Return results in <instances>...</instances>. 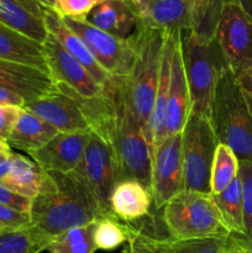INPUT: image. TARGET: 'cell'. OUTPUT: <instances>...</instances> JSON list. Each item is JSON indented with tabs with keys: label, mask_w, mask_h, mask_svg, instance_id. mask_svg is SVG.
Segmentation results:
<instances>
[{
	"label": "cell",
	"mask_w": 252,
	"mask_h": 253,
	"mask_svg": "<svg viewBox=\"0 0 252 253\" xmlns=\"http://www.w3.org/2000/svg\"><path fill=\"white\" fill-rule=\"evenodd\" d=\"M42 17H43L48 34L61 42L62 46L90 73V76L99 85L103 86L104 89H109L114 85L116 78L111 77L105 69H103V67L96 62L85 43L82 41L81 37L67 26L66 22L63 21V17L56 10L51 7H44Z\"/></svg>",
	"instance_id": "cell-16"
},
{
	"label": "cell",
	"mask_w": 252,
	"mask_h": 253,
	"mask_svg": "<svg viewBox=\"0 0 252 253\" xmlns=\"http://www.w3.org/2000/svg\"><path fill=\"white\" fill-rule=\"evenodd\" d=\"M24 109L46 121L58 132L90 130L78 103L58 88L48 95L25 103Z\"/></svg>",
	"instance_id": "cell-14"
},
{
	"label": "cell",
	"mask_w": 252,
	"mask_h": 253,
	"mask_svg": "<svg viewBox=\"0 0 252 253\" xmlns=\"http://www.w3.org/2000/svg\"><path fill=\"white\" fill-rule=\"evenodd\" d=\"M63 21L81 37L96 62L111 77L125 79L128 76L135 58V49L130 39H118L93 26L86 20L63 17Z\"/></svg>",
	"instance_id": "cell-8"
},
{
	"label": "cell",
	"mask_w": 252,
	"mask_h": 253,
	"mask_svg": "<svg viewBox=\"0 0 252 253\" xmlns=\"http://www.w3.org/2000/svg\"><path fill=\"white\" fill-rule=\"evenodd\" d=\"M163 222L172 240L229 236L211 194L183 189L163 207Z\"/></svg>",
	"instance_id": "cell-5"
},
{
	"label": "cell",
	"mask_w": 252,
	"mask_h": 253,
	"mask_svg": "<svg viewBox=\"0 0 252 253\" xmlns=\"http://www.w3.org/2000/svg\"><path fill=\"white\" fill-rule=\"evenodd\" d=\"M190 114V94L180 52V34L175 42L170 67L169 91L166 114V137L182 133Z\"/></svg>",
	"instance_id": "cell-18"
},
{
	"label": "cell",
	"mask_w": 252,
	"mask_h": 253,
	"mask_svg": "<svg viewBox=\"0 0 252 253\" xmlns=\"http://www.w3.org/2000/svg\"><path fill=\"white\" fill-rule=\"evenodd\" d=\"M96 221L83 226L73 227L49 242L46 251L49 253H94V231Z\"/></svg>",
	"instance_id": "cell-29"
},
{
	"label": "cell",
	"mask_w": 252,
	"mask_h": 253,
	"mask_svg": "<svg viewBox=\"0 0 252 253\" xmlns=\"http://www.w3.org/2000/svg\"><path fill=\"white\" fill-rule=\"evenodd\" d=\"M180 52L190 94V113L209 118L220 72L225 63L216 39L203 41L190 30L180 32Z\"/></svg>",
	"instance_id": "cell-6"
},
{
	"label": "cell",
	"mask_w": 252,
	"mask_h": 253,
	"mask_svg": "<svg viewBox=\"0 0 252 253\" xmlns=\"http://www.w3.org/2000/svg\"><path fill=\"white\" fill-rule=\"evenodd\" d=\"M179 34L180 32H167L166 34L162 61H161L160 79H158L152 114H151L150 126H148L150 145L152 152L156 146L160 145L166 138V114H167L168 91H169L170 67H172L173 51H174L175 42H177Z\"/></svg>",
	"instance_id": "cell-19"
},
{
	"label": "cell",
	"mask_w": 252,
	"mask_h": 253,
	"mask_svg": "<svg viewBox=\"0 0 252 253\" xmlns=\"http://www.w3.org/2000/svg\"><path fill=\"white\" fill-rule=\"evenodd\" d=\"M77 169L88 182L104 215L114 216L111 214L110 199L119 182L118 168L111 148L95 133L91 132L83 160Z\"/></svg>",
	"instance_id": "cell-10"
},
{
	"label": "cell",
	"mask_w": 252,
	"mask_h": 253,
	"mask_svg": "<svg viewBox=\"0 0 252 253\" xmlns=\"http://www.w3.org/2000/svg\"><path fill=\"white\" fill-rule=\"evenodd\" d=\"M135 227L128 226L126 222H121L115 216H106L98 220L94 231V242L96 250L113 251L121 245L126 244Z\"/></svg>",
	"instance_id": "cell-30"
},
{
	"label": "cell",
	"mask_w": 252,
	"mask_h": 253,
	"mask_svg": "<svg viewBox=\"0 0 252 253\" xmlns=\"http://www.w3.org/2000/svg\"><path fill=\"white\" fill-rule=\"evenodd\" d=\"M30 225V214L17 211L0 204V230H11L26 227Z\"/></svg>",
	"instance_id": "cell-36"
},
{
	"label": "cell",
	"mask_w": 252,
	"mask_h": 253,
	"mask_svg": "<svg viewBox=\"0 0 252 253\" xmlns=\"http://www.w3.org/2000/svg\"><path fill=\"white\" fill-rule=\"evenodd\" d=\"M0 22L41 44L48 36L43 19L30 12L17 0H0Z\"/></svg>",
	"instance_id": "cell-24"
},
{
	"label": "cell",
	"mask_w": 252,
	"mask_h": 253,
	"mask_svg": "<svg viewBox=\"0 0 252 253\" xmlns=\"http://www.w3.org/2000/svg\"><path fill=\"white\" fill-rule=\"evenodd\" d=\"M209 120L217 142L229 146L239 161L252 163V111L236 76L227 66L217 78Z\"/></svg>",
	"instance_id": "cell-3"
},
{
	"label": "cell",
	"mask_w": 252,
	"mask_h": 253,
	"mask_svg": "<svg viewBox=\"0 0 252 253\" xmlns=\"http://www.w3.org/2000/svg\"><path fill=\"white\" fill-rule=\"evenodd\" d=\"M246 96H247V95H246ZM247 100H249L250 108H251V111H252V98H250V96H247Z\"/></svg>",
	"instance_id": "cell-45"
},
{
	"label": "cell",
	"mask_w": 252,
	"mask_h": 253,
	"mask_svg": "<svg viewBox=\"0 0 252 253\" xmlns=\"http://www.w3.org/2000/svg\"><path fill=\"white\" fill-rule=\"evenodd\" d=\"M152 203L150 188L135 179L120 180L111 194V214L121 221L131 222L146 216Z\"/></svg>",
	"instance_id": "cell-21"
},
{
	"label": "cell",
	"mask_w": 252,
	"mask_h": 253,
	"mask_svg": "<svg viewBox=\"0 0 252 253\" xmlns=\"http://www.w3.org/2000/svg\"><path fill=\"white\" fill-rule=\"evenodd\" d=\"M25 99L12 91L6 90V89L0 88V105H15V106H25Z\"/></svg>",
	"instance_id": "cell-41"
},
{
	"label": "cell",
	"mask_w": 252,
	"mask_h": 253,
	"mask_svg": "<svg viewBox=\"0 0 252 253\" xmlns=\"http://www.w3.org/2000/svg\"><path fill=\"white\" fill-rule=\"evenodd\" d=\"M104 0H56L54 10L63 17L85 20L89 12Z\"/></svg>",
	"instance_id": "cell-35"
},
{
	"label": "cell",
	"mask_w": 252,
	"mask_h": 253,
	"mask_svg": "<svg viewBox=\"0 0 252 253\" xmlns=\"http://www.w3.org/2000/svg\"><path fill=\"white\" fill-rule=\"evenodd\" d=\"M0 253H41L35 244L29 226L0 230Z\"/></svg>",
	"instance_id": "cell-32"
},
{
	"label": "cell",
	"mask_w": 252,
	"mask_h": 253,
	"mask_svg": "<svg viewBox=\"0 0 252 253\" xmlns=\"http://www.w3.org/2000/svg\"><path fill=\"white\" fill-rule=\"evenodd\" d=\"M240 177L244 185V235L229 237L252 251V163L240 161Z\"/></svg>",
	"instance_id": "cell-31"
},
{
	"label": "cell",
	"mask_w": 252,
	"mask_h": 253,
	"mask_svg": "<svg viewBox=\"0 0 252 253\" xmlns=\"http://www.w3.org/2000/svg\"><path fill=\"white\" fill-rule=\"evenodd\" d=\"M140 25L165 32L190 30V10L184 0H125Z\"/></svg>",
	"instance_id": "cell-15"
},
{
	"label": "cell",
	"mask_w": 252,
	"mask_h": 253,
	"mask_svg": "<svg viewBox=\"0 0 252 253\" xmlns=\"http://www.w3.org/2000/svg\"><path fill=\"white\" fill-rule=\"evenodd\" d=\"M47 69L54 83L64 84L84 98H93L104 91L88 71L64 48L61 42L48 34L42 43Z\"/></svg>",
	"instance_id": "cell-12"
},
{
	"label": "cell",
	"mask_w": 252,
	"mask_h": 253,
	"mask_svg": "<svg viewBox=\"0 0 252 253\" xmlns=\"http://www.w3.org/2000/svg\"><path fill=\"white\" fill-rule=\"evenodd\" d=\"M43 170L32 160L12 152L10 158V169L1 184L22 197L34 199L41 188Z\"/></svg>",
	"instance_id": "cell-25"
},
{
	"label": "cell",
	"mask_w": 252,
	"mask_h": 253,
	"mask_svg": "<svg viewBox=\"0 0 252 253\" xmlns=\"http://www.w3.org/2000/svg\"><path fill=\"white\" fill-rule=\"evenodd\" d=\"M226 4H236L252 20V0H225Z\"/></svg>",
	"instance_id": "cell-42"
},
{
	"label": "cell",
	"mask_w": 252,
	"mask_h": 253,
	"mask_svg": "<svg viewBox=\"0 0 252 253\" xmlns=\"http://www.w3.org/2000/svg\"><path fill=\"white\" fill-rule=\"evenodd\" d=\"M57 133L58 131L49 124L24 109L6 142L10 147L17 148L30 155L43 147Z\"/></svg>",
	"instance_id": "cell-23"
},
{
	"label": "cell",
	"mask_w": 252,
	"mask_h": 253,
	"mask_svg": "<svg viewBox=\"0 0 252 253\" xmlns=\"http://www.w3.org/2000/svg\"><path fill=\"white\" fill-rule=\"evenodd\" d=\"M22 6L26 7L30 12H32L36 16L42 17L44 7H51L54 9L56 6V0H17ZM43 19V17H42Z\"/></svg>",
	"instance_id": "cell-39"
},
{
	"label": "cell",
	"mask_w": 252,
	"mask_h": 253,
	"mask_svg": "<svg viewBox=\"0 0 252 253\" xmlns=\"http://www.w3.org/2000/svg\"><path fill=\"white\" fill-rule=\"evenodd\" d=\"M0 59L26 64L48 73L42 44L9 29L1 22H0Z\"/></svg>",
	"instance_id": "cell-22"
},
{
	"label": "cell",
	"mask_w": 252,
	"mask_h": 253,
	"mask_svg": "<svg viewBox=\"0 0 252 253\" xmlns=\"http://www.w3.org/2000/svg\"><path fill=\"white\" fill-rule=\"evenodd\" d=\"M217 143L209 118L190 113L182 130L184 189L210 194V173Z\"/></svg>",
	"instance_id": "cell-7"
},
{
	"label": "cell",
	"mask_w": 252,
	"mask_h": 253,
	"mask_svg": "<svg viewBox=\"0 0 252 253\" xmlns=\"http://www.w3.org/2000/svg\"><path fill=\"white\" fill-rule=\"evenodd\" d=\"M190 10V31L203 41L215 40L225 0H184Z\"/></svg>",
	"instance_id": "cell-27"
},
{
	"label": "cell",
	"mask_w": 252,
	"mask_h": 253,
	"mask_svg": "<svg viewBox=\"0 0 252 253\" xmlns=\"http://www.w3.org/2000/svg\"><path fill=\"white\" fill-rule=\"evenodd\" d=\"M0 88L22 96L26 103L57 90L47 72L5 59H0Z\"/></svg>",
	"instance_id": "cell-17"
},
{
	"label": "cell",
	"mask_w": 252,
	"mask_h": 253,
	"mask_svg": "<svg viewBox=\"0 0 252 253\" xmlns=\"http://www.w3.org/2000/svg\"><path fill=\"white\" fill-rule=\"evenodd\" d=\"M90 136V130L58 132L43 147L29 156L43 172H72L82 163Z\"/></svg>",
	"instance_id": "cell-13"
},
{
	"label": "cell",
	"mask_w": 252,
	"mask_h": 253,
	"mask_svg": "<svg viewBox=\"0 0 252 253\" xmlns=\"http://www.w3.org/2000/svg\"><path fill=\"white\" fill-rule=\"evenodd\" d=\"M24 108L15 105H0V138L7 141Z\"/></svg>",
	"instance_id": "cell-37"
},
{
	"label": "cell",
	"mask_w": 252,
	"mask_h": 253,
	"mask_svg": "<svg viewBox=\"0 0 252 253\" xmlns=\"http://www.w3.org/2000/svg\"><path fill=\"white\" fill-rule=\"evenodd\" d=\"M0 204L17 210V211L30 214L32 199L12 192V190H10L9 188H6L4 184L0 183Z\"/></svg>",
	"instance_id": "cell-38"
},
{
	"label": "cell",
	"mask_w": 252,
	"mask_h": 253,
	"mask_svg": "<svg viewBox=\"0 0 252 253\" xmlns=\"http://www.w3.org/2000/svg\"><path fill=\"white\" fill-rule=\"evenodd\" d=\"M224 253H252V251L245 249L244 246H241V245L237 244L236 241H234V240L229 237V240H227L226 250H225Z\"/></svg>",
	"instance_id": "cell-44"
},
{
	"label": "cell",
	"mask_w": 252,
	"mask_h": 253,
	"mask_svg": "<svg viewBox=\"0 0 252 253\" xmlns=\"http://www.w3.org/2000/svg\"><path fill=\"white\" fill-rule=\"evenodd\" d=\"M183 189L182 133H178L166 137L152 152L150 190L156 209H163Z\"/></svg>",
	"instance_id": "cell-9"
},
{
	"label": "cell",
	"mask_w": 252,
	"mask_h": 253,
	"mask_svg": "<svg viewBox=\"0 0 252 253\" xmlns=\"http://www.w3.org/2000/svg\"><path fill=\"white\" fill-rule=\"evenodd\" d=\"M227 240L229 236L172 240L168 253H224L227 246Z\"/></svg>",
	"instance_id": "cell-33"
},
{
	"label": "cell",
	"mask_w": 252,
	"mask_h": 253,
	"mask_svg": "<svg viewBox=\"0 0 252 253\" xmlns=\"http://www.w3.org/2000/svg\"><path fill=\"white\" fill-rule=\"evenodd\" d=\"M11 155L12 151L9 143L0 138V165H4V163L9 162L10 158H11Z\"/></svg>",
	"instance_id": "cell-43"
},
{
	"label": "cell",
	"mask_w": 252,
	"mask_h": 253,
	"mask_svg": "<svg viewBox=\"0 0 252 253\" xmlns=\"http://www.w3.org/2000/svg\"><path fill=\"white\" fill-rule=\"evenodd\" d=\"M103 217L106 216L78 169L43 172L41 188L32 199L29 230L42 252L63 232Z\"/></svg>",
	"instance_id": "cell-2"
},
{
	"label": "cell",
	"mask_w": 252,
	"mask_h": 253,
	"mask_svg": "<svg viewBox=\"0 0 252 253\" xmlns=\"http://www.w3.org/2000/svg\"><path fill=\"white\" fill-rule=\"evenodd\" d=\"M57 88L78 103L91 132L111 148L119 182L135 179L150 188L152 152L124 79H118L111 88L93 98H84L64 84H57Z\"/></svg>",
	"instance_id": "cell-1"
},
{
	"label": "cell",
	"mask_w": 252,
	"mask_h": 253,
	"mask_svg": "<svg viewBox=\"0 0 252 253\" xmlns=\"http://www.w3.org/2000/svg\"><path fill=\"white\" fill-rule=\"evenodd\" d=\"M212 198L229 231V236H242L244 235V185H242L240 172L224 192L217 195H212Z\"/></svg>",
	"instance_id": "cell-26"
},
{
	"label": "cell",
	"mask_w": 252,
	"mask_h": 253,
	"mask_svg": "<svg viewBox=\"0 0 252 253\" xmlns=\"http://www.w3.org/2000/svg\"><path fill=\"white\" fill-rule=\"evenodd\" d=\"M85 20L101 31L123 40L128 39L140 25L125 0H104L89 12Z\"/></svg>",
	"instance_id": "cell-20"
},
{
	"label": "cell",
	"mask_w": 252,
	"mask_h": 253,
	"mask_svg": "<svg viewBox=\"0 0 252 253\" xmlns=\"http://www.w3.org/2000/svg\"><path fill=\"white\" fill-rule=\"evenodd\" d=\"M166 34L167 32L162 30L138 25L136 31L128 37L135 49V58L130 73L124 79V84L148 143V126L160 79Z\"/></svg>",
	"instance_id": "cell-4"
},
{
	"label": "cell",
	"mask_w": 252,
	"mask_h": 253,
	"mask_svg": "<svg viewBox=\"0 0 252 253\" xmlns=\"http://www.w3.org/2000/svg\"><path fill=\"white\" fill-rule=\"evenodd\" d=\"M215 39L235 76L252 61V20L236 4H225Z\"/></svg>",
	"instance_id": "cell-11"
},
{
	"label": "cell",
	"mask_w": 252,
	"mask_h": 253,
	"mask_svg": "<svg viewBox=\"0 0 252 253\" xmlns=\"http://www.w3.org/2000/svg\"><path fill=\"white\" fill-rule=\"evenodd\" d=\"M170 241V239L153 236L135 227V231L126 242L123 253H168Z\"/></svg>",
	"instance_id": "cell-34"
},
{
	"label": "cell",
	"mask_w": 252,
	"mask_h": 253,
	"mask_svg": "<svg viewBox=\"0 0 252 253\" xmlns=\"http://www.w3.org/2000/svg\"><path fill=\"white\" fill-rule=\"evenodd\" d=\"M236 78L245 94L252 98V61L242 67L241 71L236 74Z\"/></svg>",
	"instance_id": "cell-40"
},
{
	"label": "cell",
	"mask_w": 252,
	"mask_h": 253,
	"mask_svg": "<svg viewBox=\"0 0 252 253\" xmlns=\"http://www.w3.org/2000/svg\"><path fill=\"white\" fill-rule=\"evenodd\" d=\"M240 161L234 151L226 145L217 143L210 173V194L224 192L239 175Z\"/></svg>",
	"instance_id": "cell-28"
}]
</instances>
